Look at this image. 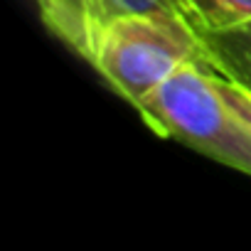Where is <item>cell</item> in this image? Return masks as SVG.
Listing matches in <instances>:
<instances>
[{
    "mask_svg": "<svg viewBox=\"0 0 251 251\" xmlns=\"http://www.w3.org/2000/svg\"><path fill=\"white\" fill-rule=\"evenodd\" d=\"M136 108L158 136L251 175V126L222 99L207 62L177 67Z\"/></svg>",
    "mask_w": 251,
    "mask_h": 251,
    "instance_id": "6da1fadb",
    "label": "cell"
},
{
    "mask_svg": "<svg viewBox=\"0 0 251 251\" xmlns=\"http://www.w3.org/2000/svg\"><path fill=\"white\" fill-rule=\"evenodd\" d=\"M187 62H207V50L185 18L131 13L99 27L89 64L121 99L138 106Z\"/></svg>",
    "mask_w": 251,
    "mask_h": 251,
    "instance_id": "7a4b0ae2",
    "label": "cell"
},
{
    "mask_svg": "<svg viewBox=\"0 0 251 251\" xmlns=\"http://www.w3.org/2000/svg\"><path fill=\"white\" fill-rule=\"evenodd\" d=\"M45 27L74 54L91 62L94 40L101 27L96 0H32Z\"/></svg>",
    "mask_w": 251,
    "mask_h": 251,
    "instance_id": "3957f363",
    "label": "cell"
},
{
    "mask_svg": "<svg viewBox=\"0 0 251 251\" xmlns=\"http://www.w3.org/2000/svg\"><path fill=\"white\" fill-rule=\"evenodd\" d=\"M207 50V64L214 74L251 91V20L229 30L200 35Z\"/></svg>",
    "mask_w": 251,
    "mask_h": 251,
    "instance_id": "277c9868",
    "label": "cell"
},
{
    "mask_svg": "<svg viewBox=\"0 0 251 251\" xmlns=\"http://www.w3.org/2000/svg\"><path fill=\"white\" fill-rule=\"evenodd\" d=\"M182 15L197 35L229 30L251 20V0H180Z\"/></svg>",
    "mask_w": 251,
    "mask_h": 251,
    "instance_id": "5b68a950",
    "label": "cell"
},
{
    "mask_svg": "<svg viewBox=\"0 0 251 251\" xmlns=\"http://www.w3.org/2000/svg\"><path fill=\"white\" fill-rule=\"evenodd\" d=\"M99 5V15H101V25L111 18L118 15H131V13H141V15H182V3L180 0H96Z\"/></svg>",
    "mask_w": 251,
    "mask_h": 251,
    "instance_id": "8992f818",
    "label": "cell"
}]
</instances>
